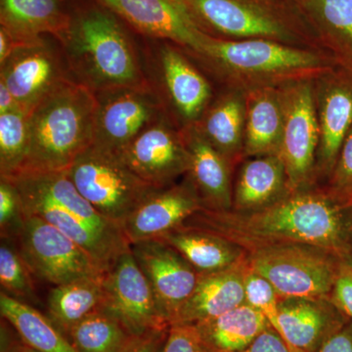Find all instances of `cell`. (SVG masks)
<instances>
[{
	"label": "cell",
	"instance_id": "obj_7",
	"mask_svg": "<svg viewBox=\"0 0 352 352\" xmlns=\"http://www.w3.org/2000/svg\"><path fill=\"white\" fill-rule=\"evenodd\" d=\"M248 264L280 298H330L340 261L318 248L271 245L248 252Z\"/></svg>",
	"mask_w": 352,
	"mask_h": 352
},
{
	"label": "cell",
	"instance_id": "obj_35",
	"mask_svg": "<svg viewBox=\"0 0 352 352\" xmlns=\"http://www.w3.org/2000/svg\"><path fill=\"white\" fill-rule=\"evenodd\" d=\"M245 302L263 314L271 327L279 333V296L265 278L250 267L245 277Z\"/></svg>",
	"mask_w": 352,
	"mask_h": 352
},
{
	"label": "cell",
	"instance_id": "obj_8",
	"mask_svg": "<svg viewBox=\"0 0 352 352\" xmlns=\"http://www.w3.org/2000/svg\"><path fill=\"white\" fill-rule=\"evenodd\" d=\"M67 173L80 195L97 212L122 227L155 190L140 179L119 155L94 146L82 153Z\"/></svg>",
	"mask_w": 352,
	"mask_h": 352
},
{
	"label": "cell",
	"instance_id": "obj_17",
	"mask_svg": "<svg viewBox=\"0 0 352 352\" xmlns=\"http://www.w3.org/2000/svg\"><path fill=\"white\" fill-rule=\"evenodd\" d=\"M66 78L59 56L43 38L16 48L0 65V80L27 113Z\"/></svg>",
	"mask_w": 352,
	"mask_h": 352
},
{
	"label": "cell",
	"instance_id": "obj_11",
	"mask_svg": "<svg viewBox=\"0 0 352 352\" xmlns=\"http://www.w3.org/2000/svg\"><path fill=\"white\" fill-rule=\"evenodd\" d=\"M94 147L120 154L139 134L164 116L163 98L146 87H122L97 92Z\"/></svg>",
	"mask_w": 352,
	"mask_h": 352
},
{
	"label": "cell",
	"instance_id": "obj_23",
	"mask_svg": "<svg viewBox=\"0 0 352 352\" xmlns=\"http://www.w3.org/2000/svg\"><path fill=\"white\" fill-rule=\"evenodd\" d=\"M208 143L222 155L231 168L245 160V92L220 87L196 124Z\"/></svg>",
	"mask_w": 352,
	"mask_h": 352
},
{
	"label": "cell",
	"instance_id": "obj_25",
	"mask_svg": "<svg viewBox=\"0 0 352 352\" xmlns=\"http://www.w3.org/2000/svg\"><path fill=\"white\" fill-rule=\"evenodd\" d=\"M233 186L234 212L268 207L288 195V176L279 155L245 157Z\"/></svg>",
	"mask_w": 352,
	"mask_h": 352
},
{
	"label": "cell",
	"instance_id": "obj_6",
	"mask_svg": "<svg viewBox=\"0 0 352 352\" xmlns=\"http://www.w3.org/2000/svg\"><path fill=\"white\" fill-rule=\"evenodd\" d=\"M177 1L197 28L212 38L268 39L327 52L296 0Z\"/></svg>",
	"mask_w": 352,
	"mask_h": 352
},
{
	"label": "cell",
	"instance_id": "obj_19",
	"mask_svg": "<svg viewBox=\"0 0 352 352\" xmlns=\"http://www.w3.org/2000/svg\"><path fill=\"white\" fill-rule=\"evenodd\" d=\"M201 208L200 196L186 175L182 182L152 191L129 215L122 228L131 245L156 239L183 226Z\"/></svg>",
	"mask_w": 352,
	"mask_h": 352
},
{
	"label": "cell",
	"instance_id": "obj_3",
	"mask_svg": "<svg viewBox=\"0 0 352 352\" xmlns=\"http://www.w3.org/2000/svg\"><path fill=\"white\" fill-rule=\"evenodd\" d=\"M19 193L24 215L56 227L82 247L106 272L131 248L124 229L88 203L66 171L21 173L6 178Z\"/></svg>",
	"mask_w": 352,
	"mask_h": 352
},
{
	"label": "cell",
	"instance_id": "obj_20",
	"mask_svg": "<svg viewBox=\"0 0 352 352\" xmlns=\"http://www.w3.org/2000/svg\"><path fill=\"white\" fill-rule=\"evenodd\" d=\"M351 320L330 298H280L279 335L291 352H317Z\"/></svg>",
	"mask_w": 352,
	"mask_h": 352
},
{
	"label": "cell",
	"instance_id": "obj_29",
	"mask_svg": "<svg viewBox=\"0 0 352 352\" xmlns=\"http://www.w3.org/2000/svg\"><path fill=\"white\" fill-rule=\"evenodd\" d=\"M195 326L208 352L242 351L271 327L263 314L245 302Z\"/></svg>",
	"mask_w": 352,
	"mask_h": 352
},
{
	"label": "cell",
	"instance_id": "obj_34",
	"mask_svg": "<svg viewBox=\"0 0 352 352\" xmlns=\"http://www.w3.org/2000/svg\"><path fill=\"white\" fill-rule=\"evenodd\" d=\"M10 239H1L0 245V284L1 291L25 302L36 300L32 272L23 261L18 247Z\"/></svg>",
	"mask_w": 352,
	"mask_h": 352
},
{
	"label": "cell",
	"instance_id": "obj_40",
	"mask_svg": "<svg viewBox=\"0 0 352 352\" xmlns=\"http://www.w3.org/2000/svg\"><path fill=\"white\" fill-rule=\"evenodd\" d=\"M240 352H291L283 338L272 327L266 329L249 346Z\"/></svg>",
	"mask_w": 352,
	"mask_h": 352
},
{
	"label": "cell",
	"instance_id": "obj_5",
	"mask_svg": "<svg viewBox=\"0 0 352 352\" xmlns=\"http://www.w3.org/2000/svg\"><path fill=\"white\" fill-rule=\"evenodd\" d=\"M61 43L76 82L95 94L115 88L150 87L131 38L119 18L104 6L72 17Z\"/></svg>",
	"mask_w": 352,
	"mask_h": 352
},
{
	"label": "cell",
	"instance_id": "obj_1",
	"mask_svg": "<svg viewBox=\"0 0 352 352\" xmlns=\"http://www.w3.org/2000/svg\"><path fill=\"white\" fill-rule=\"evenodd\" d=\"M226 238L245 252L271 245L318 248L352 263V194L311 185L250 212L201 208L183 223Z\"/></svg>",
	"mask_w": 352,
	"mask_h": 352
},
{
	"label": "cell",
	"instance_id": "obj_44",
	"mask_svg": "<svg viewBox=\"0 0 352 352\" xmlns=\"http://www.w3.org/2000/svg\"><path fill=\"white\" fill-rule=\"evenodd\" d=\"M1 352H39L25 344L22 340H12L2 329Z\"/></svg>",
	"mask_w": 352,
	"mask_h": 352
},
{
	"label": "cell",
	"instance_id": "obj_18",
	"mask_svg": "<svg viewBox=\"0 0 352 352\" xmlns=\"http://www.w3.org/2000/svg\"><path fill=\"white\" fill-rule=\"evenodd\" d=\"M98 1L136 31L175 44L184 52H195L205 38L177 0Z\"/></svg>",
	"mask_w": 352,
	"mask_h": 352
},
{
	"label": "cell",
	"instance_id": "obj_41",
	"mask_svg": "<svg viewBox=\"0 0 352 352\" xmlns=\"http://www.w3.org/2000/svg\"><path fill=\"white\" fill-rule=\"evenodd\" d=\"M317 352H352V320L333 333Z\"/></svg>",
	"mask_w": 352,
	"mask_h": 352
},
{
	"label": "cell",
	"instance_id": "obj_4",
	"mask_svg": "<svg viewBox=\"0 0 352 352\" xmlns=\"http://www.w3.org/2000/svg\"><path fill=\"white\" fill-rule=\"evenodd\" d=\"M96 108L87 85L69 78L60 83L28 113L29 151L19 173L68 170L94 144Z\"/></svg>",
	"mask_w": 352,
	"mask_h": 352
},
{
	"label": "cell",
	"instance_id": "obj_21",
	"mask_svg": "<svg viewBox=\"0 0 352 352\" xmlns=\"http://www.w3.org/2000/svg\"><path fill=\"white\" fill-rule=\"evenodd\" d=\"M248 267L245 258L226 270L199 274L193 293L171 324L196 325L245 303V277Z\"/></svg>",
	"mask_w": 352,
	"mask_h": 352
},
{
	"label": "cell",
	"instance_id": "obj_13",
	"mask_svg": "<svg viewBox=\"0 0 352 352\" xmlns=\"http://www.w3.org/2000/svg\"><path fill=\"white\" fill-rule=\"evenodd\" d=\"M118 155L140 179L155 189L175 184L190 170L189 153L182 129L170 116L148 126Z\"/></svg>",
	"mask_w": 352,
	"mask_h": 352
},
{
	"label": "cell",
	"instance_id": "obj_39",
	"mask_svg": "<svg viewBox=\"0 0 352 352\" xmlns=\"http://www.w3.org/2000/svg\"><path fill=\"white\" fill-rule=\"evenodd\" d=\"M330 298L352 320V263L340 264Z\"/></svg>",
	"mask_w": 352,
	"mask_h": 352
},
{
	"label": "cell",
	"instance_id": "obj_37",
	"mask_svg": "<svg viewBox=\"0 0 352 352\" xmlns=\"http://www.w3.org/2000/svg\"><path fill=\"white\" fill-rule=\"evenodd\" d=\"M161 352H208L195 325L171 324Z\"/></svg>",
	"mask_w": 352,
	"mask_h": 352
},
{
	"label": "cell",
	"instance_id": "obj_2",
	"mask_svg": "<svg viewBox=\"0 0 352 352\" xmlns=\"http://www.w3.org/2000/svg\"><path fill=\"white\" fill-rule=\"evenodd\" d=\"M186 54L221 87L238 88L245 92L314 78L339 66L337 60L325 51L268 39L226 41L208 34L198 50Z\"/></svg>",
	"mask_w": 352,
	"mask_h": 352
},
{
	"label": "cell",
	"instance_id": "obj_33",
	"mask_svg": "<svg viewBox=\"0 0 352 352\" xmlns=\"http://www.w3.org/2000/svg\"><path fill=\"white\" fill-rule=\"evenodd\" d=\"M29 117L22 110L0 113V177L17 175L29 151Z\"/></svg>",
	"mask_w": 352,
	"mask_h": 352
},
{
	"label": "cell",
	"instance_id": "obj_32",
	"mask_svg": "<svg viewBox=\"0 0 352 352\" xmlns=\"http://www.w3.org/2000/svg\"><path fill=\"white\" fill-rule=\"evenodd\" d=\"M138 338L103 308L83 319L68 333L76 352H124Z\"/></svg>",
	"mask_w": 352,
	"mask_h": 352
},
{
	"label": "cell",
	"instance_id": "obj_12",
	"mask_svg": "<svg viewBox=\"0 0 352 352\" xmlns=\"http://www.w3.org/2000/svg\"><path fill=\"white\" fill-rule=\"evenodd\" d=\"M103 286L102 308L117 317L136 337L170 328L131 248L113 261L104 277Z\"/></svg>",
	"mask_w": 352,
	"mask_h": 352
},
{
	"label": "cell",
	"instance_id": "obj_26",
	"mask_svg": "<svg viewBox=\"0 0 352 352\" xmlns=\"http://www.w3.org/2000/svg\"><path fill=\"white\" fill-rule=\"evenodd\" d=\"M283 126V102L279 87L245 92V159L279 155Z\"/></svg>",
	"mask_w": 352,
	"mask_h": 352
},
{
	"label": "cell",
	"instance_id": "obj_38",
	"mask_svg": "<svg viewBox=\"0 0 352 352\" xmlns=\"http://www.w3.org/2000/svg\"><path fill=\"white\" fill-rule=\"evenodd\" d=\"M327 186L344 194H352V127L347 134Z\"/></svg>",
	"mask_w": 352,
	"mask_h": 352
},
{
	"label": "cell",
	"instance_id": "obj_10",
	"mask_svg": "<svg viewBox=\"0 0 352 352\" xmlns=\"http://www.w3.org/2000/svg\"><path fill=\"white\" fill-rule=\"evenodd\" d=\"M284 110L283 136L279 156L291 192L317 184L319 124L315 107L314 78L279 87Z\"/></svg>",
	"mask_w": 352,
	"mask_h": 352
},
{
	"label": "cell",
	"instance_id": "obj_36",
	"mask_svg": "<svg viewBox=\"0 0 352 352\" xmlns=\"http://www.w3.org/2000/svg\"><path fill=\"white\" fill-rule=\"evenodd\" d=\"M24 222L22 204L15 185L0 177V230L1 239H17Z\"/></svg>",
	"mask_w": 352,
	"mask_h": 352
},
{
	"label": "cell",
	"instance_id": "obj_42",
	"mask_svg": "<svg viewBox=\"0 0 352 352\" xmlns=\"http://www.w3.org/2000/svg\"><path fill=\"white\" fill-rule=\"evenodd\" d=\"M168 329L154 331V332L140 336L124 352H161L164 340L168 336Z\"/></svg>",
	"mask_w": 352,
	"mask_h": 352
},
{
	"label": "cell",
	"instance_id": "obj_24",
	"mask_svg": "<svg viewBox=\"0 0 352 352\" xmlns=\"http://www.w3.org/2000/svg\"><path fill=\"white\" fill-rule=\"evenodd\" d=\"M61 0H0L1 29L18 45L53 36L61 43L71 25Z\"/></svg>",
	"mask_w": 352,
	"mask_h": 352
},
{
	"label": "cell",
	"instance_id": "obj_9",
	"mask_svg": "<svg viewBox=\"0 0 352 352\" xmlns=\"http://www.w3.org/2000/svg\"><path fill=\"white\" fill-rule=\"evenodd\" d=\"M16 240L32 276L53 287L106 274L105 270L82 247L34 215H24Z\"/></svg>",
	"mask_w": 352,
	"mask_h": 352
},
{
	"label": "cell",
	"instance_id": "obj_28",
	"mask_svg": "<svg viewBox=\"0 0 352 352\" xmlns=\"http://www.w3.org/2000/svg\"><path fill=\"white\" fill-rule=\"evenodd\" d=\"M338 63L352 71V0H296Z\"/></svg>",
	"mask_w": 352,
	"mask_h": 352
},
{
	"label": "cell",
	"instance_id": "obj_14",
	"mask_svg": "<svg viewBox=\"0 0 352 352\" xmlns=\"http://www.w3.org/2000/svg\"><path fill=\"white\" fill-rule=\"evenodd\" d=\"M314 87L319 124L316 182H328L352 127V71L339 65L315 76Z\"/></svg>",
	"mask_w": 352,
	"mask_h": 352
},
{
	"label": "cell",
	"instance_id": "obj_22",
	"mask_svg": "<svg viewBox=\"0 0 352 352\" xmlns=\"http://www.w3.org/2000/svg\"><path fill=\"white\" fill-rule=\"evenodd\" d=\"M188 150L190 170L187 175L200 196L204 208L224 212L233 207V168L195 126L182 129Z\"/></svg>",
	"mask_w": 352,
	"mask_h": 352
},
{
	"label": "cell",
	"instance_id": "obj_31",
	"mask_svg": "<svg viewBox=\"0 0 352 352\" xmlns=\"http://www.w3.org/2000/svg\"><path fill=\"white\" fill-rule=\"evenodd\" d=\"M104 277L82 278L51 289L48 317L65 335L68 336L80 321L103 307Z\"/></svg>",
	"mask_w": 352,
	"mask_h": 352
},
{
	"label": "cell",
	"instance_id": "obj_15",
	"mask_svg": "<svg viewBox=\"0 0 352 352\" xmlns=\"http://www.w3.org/2000/svg\"><path fill=\"white\" fill-rule=\"evenodd\" d=\"M164 105L180 129L196 124L214 94L206 74L175 44L164 41L157 54Z\"/></svg>",
	"mask_w": 352,
	"mask_h": 352
},
{
	"label": "cell",
	"instance_id": "obj_30",
	"mask_svg": "<svg viewBox=\"0 0 352 352\" xmlns=\"http://www.w3.org/2000/svg\"><path fill=\"white\" fill-rule=\"evenodd\" d=\"M0 314L20 339L39 352H76L68 338L50 317L38 309L0 292Z\"/></svg>",
	"mask_w": 352,
	"mask_h": 352
},
{
	"label": "cell",
	"instance_id": "obj_43",
	"mask_svg": "<svg viewBox=\"0 0 352 352\" xmlns=\"http://www.w3.org/2000/svg\"><path fill=\"white\" fill-rule=\"evenodd\" d=\"M14 110H20L17 101L14 98L9 88L6 83L0 80V113L11 112Z\"/></svg>",
	"mask_w": 352,
	"mask_h": 352
},
{
	"label": "cell",
	"instance_id": "obj_27",
	"mask_svg": "<svg viewBox=\"0 0 352 352\" xmlns=\"http://www.w3.org/2000/svg\"><path fill=\"white\" fill-rule=\"evenodd\" d=\"M159 239L175 248L199 274L226 270L244 261L248 254L226 238L192 227H178Z\"/></svg>",
	"mask_w": 352,
	"mask_h": 352
},
{
	"label": "cell",
	"instance_id": "obj_16",
	"mask_svg": "<svg viewBox=\"0 0 352 352\" xmlns=\"http://www.w3.org/2000/svg\"><path fill=\"white\" fill-rule=\"evenodd\" d=\"M131 248L154 292L160 310L168 323H173L193 293L199 273L175 248L159 238L133 243Z\"/></svg>",
	"mask_w": 352,
	"mask_h": 352
}]
</instances>
